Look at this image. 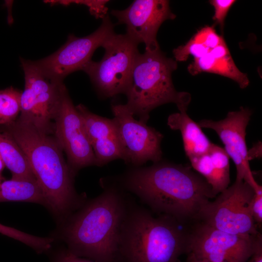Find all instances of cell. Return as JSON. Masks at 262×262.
I'll use <instances>...</instances> for the list:
<instances>
[{"instance_id":"28","label":"cell","mask_w":262,"mask_h":262,"mask_svg":"<svg viewBox=\"0 0 262 262\" xmlns=\"http://www.w3.org/2000/svg\"><path fill=\"white\" fill-rule=\"evenodd\" d=\"M54 262H96L90 259L78 257L68 249L59 251L56 255Z\"/></svg>"},{"instance_id":"15","label":"cell","mask_w":262,"mask_h":262,"mask_svg":"<svg viewBox=\"0 0 262 262\" xmlns=\"http://www.w3.org/2000/svg\"><path fill=\"white\" fill-rule=\"evenodd\" d=\"M76 108L93 149L96 165L102 166L114 160L121 159V150L113 119L95 114L82 104L78 105Z\"/></svg>"},{"instance_id":"31","label":"cell","mask_w":262,"mask_h":262,"mask_svg":"<svg viewBox=\"0 0 262 262\" xmlns=\"http://www.w3.org/2000/svg\"><path fill=\"white\" fill-rule=\"evenodd\" d=\"M5 166L4 162L0 155V182L2 180L1 173Z\"/></svg>"},{"instance_id":"22","label":"cell","mask_w":262,"mask_h":262,"mask_svg":"<svg viewBox=\"0 0 262 262\" xmlns=\"http://www.w3.org/2000/svg\"><path fill=\"white\" fill-rule=\"evenodd\" d=\"M211 50L206 46L195 41L192 38L186 44L179 46L173 50L175 60L177 62L186 61L190 56L194 58L203 56Z\"/></svg>"},{"instance_id":"24","label":"cell","mask_w":262,"mask_h":262,"mask_svg":"<svg viewBox=\"0 0 262 262\" xmlns=\"http://www.w3.org/2000/svg\"><path fill=\"white\" fill-rule=\"evenodd\" d=\"M0 233L18 240L31 247L34 250L39 248L42 243V239L40 237L28 234L0 223Z\"/></svg>"},{"instance_id":"11","label":"cell","mask_w":262,"mask_h":262,"mask_svg":"<svg viewBox=\"0 0 262 262\" xmlns=\"http://www.w3.org/2000/svg\"><path fill=\"white\" fill-rule=\"evenodd\" d=\"M262 238L229 233L201 222L188 234L187 253L209 262H246Z\"/></svg>"},{"instance_id":"5","label":"cell","mask_w":262,"mask_h":262,"mask_svg":"<svg viewBox=\"0 0 262 262\" xmlns=\"http://www.w3.org/2000/svg\"><path fill=\"white\" fill-rule=\"evenodd\" d=\"M177 67V62L160 49L138 54L124 94L125 104L139 120L147 123L152 110L168 103H175L180 112H187L191 95L178 92L172 82V74Z\"/></svg>"},{"instance_id":"7","label":"cell","mask_w":262,"mask_h":262,"mask_svg":"<svg viewBox=\"0 0 262 262\" xmlns=\"http://www.w3.org/2000/svg\"><path fill=\"white\" fill-rule=\"evenodd\" d=\"M254 193L246 182L235 181L203 207L198 219L224 232L245 237L257 236L260 233L250 210Z\"/></svg>"},{"instance_id":"12","label":"cell","mask_w":262,"mask_h":262,"mask_svg":"<svg viewBox=\"0 0 262 262\" xmlns=\"http://www.w3.org/2000/svg\"><path fill=\"white\" fill-rule=\"evenodd\" d=\"M52 135L65 153L67 163L75 176L82 168L96 165L81 116L65 85L53 118Z\"/></svg>"},{"instance_id":"1","label":"cell","mask_w":262,"mask_h":262,"mask_svg":"<svg viewBox=\"0 0 262 262\" xmlns=\"http://www.w3.org/2000/svg\"><path fill=\"white\" fill-rule=\"evenodd\" d=\"M119 181L151 211L179 222L198 219L203 207L216 196L206 180L190 166L168 162L134 167Z\"/></svg>"},{"instance_id":"29","label":"cell","mask_w":262,"mask_h":262,"mask_svg":"<svg viewBox=\"0 0 262 262\" xmlns=\"http://www.w3.org/2000/svg\"><path fill=\"white\" fill-rule=\"evenodd\" d=\"M262 142L258 141L250 149L247 150V157L249 162L254 159H260L262 158Z\"/></svg>"},{"instance_id":"6","label":"cell","mask_w":262,"mask_h":262,"mask_svg":"<svg viewBox=\"0 0 262 262\" xmlns=\"http://www.w3.org/2000/svg\"><path fill=\"white\" fill-rule=\"evenodd\" d=\"M138 44L126 33H114L103 43L105 50L98 62L92 60L82 68L100 95L110 98L125 94L136 58Z\"/></svg>"},{"instance_id":"14","label":"cell","mask_w":262,"mask_h":262,"mask_svg":"<svg viewBox=\"0 0 262 262\" xmlns=\"http://www.w3.org/2000/svg\"><path fill=\"white\" fill-rule=\"evenodd\" d=\"M252 114L249 108L241 107L238 111L229 112L223 119H202L198 124L201 128L213 130L219 136L225 151L235 164V181H245L255 190L260 185L254 179L251 170L246 141V129Z\"/></svg>"},{"instance_id":"25","label":"cell","mask_w":262,"mask_h":262,"mask_svg":"<svg viewBox=\"0 0 262 262\" xmlns=\"http://www.w3.org/2000/svg\"><path fill=\"white\" fill-rule=\"evenodd\" d=\"M192 38L211 50L225 41L222 36L216 33L213 26H209L200 29Z\"/></svg>"},{"instance_id":"3","label":"cell","mask_w":262,"mask_h":262,"mask_svg":"<svg viewBox=\"0 0 262 262\" xmlns=\"http://www.w3.org/2000/svg\"><path fill=\"white\" fill-rule=\"evenodd\" d=\"M103 189L69 215L63 235L73 254L96 262H115L130 201L117 186Z\"/></svg>"},{"instance_id":"26","label":"cell","mask_w":262,"mask_h":262,"mask_svg":"<svg viewBox=\"0 0 262 262\" xmlns=\"http://www.w3.org/2000/svg\"><path fill=\"white\" fill-rule=\"evenodd\" d=\"M236 2V1L234 0H211L209 1L214 10L213 18L219 25L221 30H223L226 16L231 6Z\"/></svg>"},{"instance_id":"9","label":"cell","mask_w":262,"mask_h":262,"mask_svg":"<svg viewBox=\"0 0 262 262\" xmlns=\"http://www.w3.org/2000/svg\"><path fill=\"white\" fill-rule=\"evenodd\" d=\"M121 159L133 167H139L148 161H161L163 134L147 123L134 119L125 104L111 106Z\"/></svg>"},{"instance_id":"30","label":"cell","mask_w":262,"mask_h":262,"mask_svg":"<svg viewBox=\"0 0 262 262\" xmlns=\"http://www.w3.org/2000/svg\"><path fill=\"white\" fill-rule=\"evenodd\" d=\"M246 262H262V238L258 241L254 253Z\"/></svg>"},{"instance_id":"2","label":"cell","mask_w":262,"mask_h":262,"mask_svg":"<svg viewBox=\"0 0 262 262\" xmlns=\"http://www.w3.org/2000/svg\"><path fill=\"white\" fill-rule=\"evenodd\" d=\"M10 136L25 154L47 206L57 216H69L84 202L76 192L75 176L64 156V151L52 134L40 131L18 118L0 127Z\"/></svg>"},{"instance_id":"23","label":"cell","mask_w":262,"mask_h":262,"mask_svg":"<svg viewBox=\"0 0 262 262\" xmlns=\"http://www.w3.org/2000/svg\"><path fill=\"white\" fill-rule=\"evenodd\" d=\"M48 3L53 4H61L68 5L71 4L83 5L88 8L90 14L96 18L105 17L107 15L108 7L106 4L107 0H52L47 1Z\"/></svg>"},{"instance_id":"8","label":"cell","mask_w":262,"mask_h":262,"mask_svg":"<svg viewBox=\"0 0 262 262\" xmlns=\"http://www.w3.org/2000/svg\"><path fill=\"white\" fill-rule=\"evenodd\" d=\"M24 74L18 118L47 134H52L53 120L65 84L46 77L33 61L20 59Z\"/></svg>"},{"instance_id":"27","label":"cell","mask_w":262,"mask_h":262,"mask_svg":"<svg viewBox=\"0 0 262 262\" xmlns=\"http://www.w3.org/2000/svg\"><path fill=\"white\" fill-rule=\"evenodd\" d=\"M254 195L251 201L250 210L255 223L261 225L262 222V186L254 190Z\"/></svg>"},{"instance_id":"19","label":"cell","mask_w":262,"mask_h":262,"mask_svg":"<svg viewBox=\"0 0 262 262\" xmlns=\"http://www.w3.org/2000/svg\"><path fill=\"white\" fill-rule=\"evenodd\" d=\"M29 202L47 206L37 181L11 179L0 182V202Z\"/></svg>"},{"instance_id":"20","label":"cell","mask_w":262,"mask_h":262,"mask_svg":"<svg viewBox=\"0 0 262 262\" xmlns=\"http://www.w3.org/2000/svg\"><path fill=\"white\" fill-rule=\"evenodd\" d=\"M21 92L12 86L0 90V127L10 124L18 117Z\"/></svg>"},{"instance_id":"13","label":"cell","mask_w":262,"mask_h":262,"mask_svg":"<svg viewBox=\"0 0 262 262\" xmlns=\"http://www.w3.org/2000/svg\"><path fill=\"white\" fill-rule=\"evenodd\" d=\"M111 13L118 24L126 26V33L138 44L144 43L148 52L160 49L157 40L159 29L164 21L176 16L166 0H135L126 9L112 10Z\"/></svg>"},{"instance_id":"18","label":"cell","mask_w":262,"mask_h":262,"mask_svg":"<svg viewBox=\"0 0 262 262\" xmlns=\"http://www.w3.org/2000/svg\"><path fill=\"white\" fill-rule=\"evenodd\" d=\"M0 155L12 179L36 181L28 159L16 141L0 131Z\"/></svg>"},{"instance_id":"10","label":"cell","mask_w":262,"mask_h":262,"mask_svg":"<svg viewBox=\"0 0 262 262\" xmlns=\"http://www.w3.org/2000/svg\"><path fill=\"white\" fill-rule=\"evenodd\" d=\"M114 26L107 15L92 33L83 37L70 34L65 44L56 52L33 62L46 77L54 82H63L67 75L82 70L92 60L97 49L115 33Z\"/></svg>"},{"instance_id":"16","label":"cell","mask_w":262,"mask_h":262,"mask_svg":"<svg viewBox=\"0 0 262 262\" xmlns=\"http://www.w3.org/2000/svg\"><path fill=\"white\" fill-rule=\"evenodd\" d=\"M167 124L171 129L180 131L184 149L189 159L208 152L212 143L186 111L171 114Z\"/></svg>"},{"instance_id":"4","label":"cell","mask_w":262,"mask_h":262,"mask_svg":"<svg viewBox=\"0 0 262 262\" xmlns=\"http://www.w3.org/2000/svg\"><path fill=\"white\" fill-rule=\"evenodd\" d=\"M179 223L165 215L155 217L130 201L115 262H179L187 253L188 236Z\"/></svg>"},{"instance_id":"17","label":"cell","mask_w":262,"mask_h":262,"mask_svg":"<svg viewBox=\"0 0 262 262\" xmlns=\"http://www.w3.org/2000/svg\"><path fill=\"white\" fill-rule=\"evenodd\" d=\"M187 69L193 76L207 72L228 78L237 82L242 89L246 88L249 84L247 75L238 68L230 54L218 57L209 52L202 57L194 58Z\"/></svg>"},{"instance_id":"21","label":"cell","mask_w":262,"mask_h":262,"mask_svg":"<svg viewBox=\"0 0 262 262\" xmlns=\"http://www.w3.org/2000/svg\"><path fill=\"white\" fill-rule=\"evenodd\" d=\"M208 152L215 170L217 178L215 194L217 196L227 188L230 182L229 157L224 148L213 143Z\"/></svg>"}]
</instances>
